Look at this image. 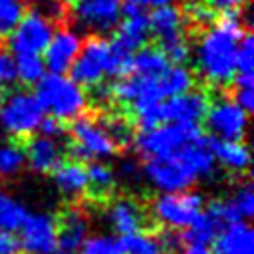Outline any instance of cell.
<instances>
[{
    "instance_id": "cell-1",
    "label": "cell",
    "mask_w": 254,
    "mask_h": 254,
    "mask_svg": "<svg viewBox=\"0 0 254 254\" xmlns=\"http://www.w3.org/2000/svg\"><path fill=\"white\" fill-rule=\"evenodd\" d=\"M238 10H226L208 26L194 46V64L200 77L214 87L228 85L236 73V46L248 32Z\"/></svg>"
},
{
    "instance_id": "cell-2",
    "label": "cell",
    "mask_w": 254,
    "mask_h": 254,
    "mask_svg": "<svg viewBox=\"0 0 254 254\" xmlns=\"http://www.w3.org/2000/svg\"><path fill=\"white\" fill-rule=\"evenodd\" d=\"M214 167L216 161L210 153L208 137L202 135L173 155L145 159L143 175L161 192H181L189 190L196 179L212 175Z\"/></svg>"
},
{
    "instance_id": "cell-3",
    "label": "cell",
    "mask_w": 254,
    "mask_h": 254,
    "mask_svg": "<svg viewBox=\"0 0 254 254\" xmlns=\"http://www.w3.org/2000/svg\"><path fill=\"white\" fill-rule=\"evenodd\" d=\"M34 87V97L40 103L44 115H50L62 123L77 119L87 107L85 89L67 75L46 73Z\"/></svg>"
},
{
    "instance_id": "cell-4",
    "label": "cell",
    "mask_w": 254,
    "mask_h": 254,
    "mask_svg": "<svg viewBox=\"0 0 254 254\" xmlns=\"http://www.w3.org/2000/svg\"><path fill=\"white\" fill-rule=\"evenodd\" d=\"M44 117L40 103L28 89H12L0 95V127L14 139H26L38 131Z\"/></svg>"
},
{
    "instance_id": "cell-5",
    "label": "cell",
    "mask_w": 254,
    "mask_h": 254,
    "mask_svg": "<svg viewBox=\"0 0 254 254\" xmlns=\"http://www.w3.org/2000/svg\"><path fill=\"white\" fill-rule=\"evenodd\" d=\"M202 137L198 125L190 123H161L153 129L141 131L133 137L135 149L141 153L143 159L167 157L183 149L185 145Z\"/></svg>"
},
{
    "instance_id": "cell-6",
    "label": "cell",
    "mask_w": 254,
    "mask_h": 254,
    "mask_svg": "<svg viewBox=\"0 0 254 254\" xmlns=\"http://www.w3.org/2000/svg\"><path fill=\"white\" fill-rule=\"evenodd\" d=\"M69 77L81 87H95L111 77V44L105 36H89L69 67Z\"/></svg>"
},
{
    "instance_id": "cell-7",
    "label": "cell",
    "mask_w": 254,
    "mask_h": 254,
    "mask_svg": "<svg viewBox=\"0 0 254 254\" xmlns=\"http://www.w3.org/2000/svg\"><path fill=\"white\" fill-rule=\"evenodd\" d=\"M204 208V200L200 192L181 190V192H163L153 204V216L169 230H185L189 228Z\"/></svg>"
},
{
    "instance_id": "cell-8",
    "label": "cell",
    "mask_w": 254,
    "mask_h": 254,
    "mask_svg": "<svg viewBox=\"0 0 254 254\" xmlns=\"http://www.w3.org/2000/svg\"><path fill=\"white\" fill-rule=\"evenodd\" d=\"M69 153L75 157V161H101L105 157H111L117 153L115 143L109 139L105 129L97 119L79 115L71 121L69 127Z\"/></svg>"
},
{
    "instance_id": "cell-9",
    "label": "cell",
    "mask_w": 254,
    "mask_h": 254,
    "mask_svg": "<svg viewBox=\"0 0 254 254\" xmlns=\"http://www.w3.org/2000/svg\"><path fill=\"white\" fill-rule=\"evenodd\" d=\"M123 0H73L71 22L89 36L111 34L121 20Z\"/></svg>"
},
{
    "instance_id": "cell-10",
    "label": "cell",
    "mask_w": 254,
    "mask_h": 254,
    "mask_svg": "<svg viewBox=\"0 0 254 254\" xmlns=\"http://www.w3.org/2000/svg\"><path fill=\"white\" fill-rule=\"evenodd\" d=\"M54 36V22L46 16L30 10L24 12L18 26L8 36V50L12 56L18 54H38L46 50L48 42Z\"/></svg>"
},
{
    "instance_id": "cell-11",
    "label": "cell",
    "mask_w": 254,
    "mask_h": 254,
    "mask_svg": "<svg viewBox=\"0 0 254 254\" xmlns=\"http://www.w3.org/2000/svg\"><path fill=\"white\" fill-rule=\"evenodd\" d=\"M202 121L214 139L244 141L248 131V113L232 99H218L210 103Z\"/></svg>"
},
{
    "instance_id": "cell-12",
    "label": "cell",
    "mask_w": 254,
    "mask_h": 254,
    "mask_svg": "<svg viewBox=\"0 0 254 254\" xmlns=\"http://www.w3.org/2000/svg\"><path fill=\"white\" fill-rule=\"evenodd\" d=\"M18 246L24 254H56L58 252V230L56 218L46 212H28L20 226Z\"/></svg>"
},
{
    "instance_id": "cell-13",
    "label": "cell",
    "mask_w": 254,
    "mask_h": 254,
    "mask_svg": "<svg viewBox=\"0 0 254 254\" xmlns=\"http://www.w3.org/2000/svg\"><path fill=\"white\" fill-rule=\"evenodd\" d=\"M115 36L111 42V46L123 54L133 56L137 50L145 48L149 42V22H147V14L143 8L123 2L121 6V20L117 24V28L113 30Z\"/></svg>"
},
{
    "instance_id": "cell-14",
    "label": "cell",
    "mask_w": 254,
    "mask_h": 254,
    "mask_svg": "<svg viewBox=\"0 0 254 254\" xmlns=\"http://www.w3.org/2000/svg\"><path fill=\"white\" fill-rule=\"evenodd\" d=\"M81 44H83V40H81V34L77 30H73V28L54 30L52 40L48 42L46 50L42 52L46 71L65 75L69 71L73 60L77 58Z\"/></svg>"
},
{
    "instance_id": "cell-15",
    "label": "cell",
    "mask_w": 254,
    "mask_h": 254,
    "mask_svg": "<svg viewBox=\"0 0 254 254\" xmlns=\"http://www.w3.org/2000/svg\"><path fill=\"white\" fill-rule=\"evenodd\" d=\"M210 105V97L204 89H190L183 95H175L161 101V117L163 123H190L198 125L206 109Z\"/></svg>"
},
{
    "instance_id": "cell-16",
    "label": "cell",
    "mask_w": 254,
    "mask_h": 254,
    "mask_svg": "<svg viewBox=\"0 0 254 254\" xmlns=\"http://www.w3.org/2000/svg\"><path fill=\"white\" fill-rule=\"evenodd\" d=\"M56 230L58 248L65 252H77V248H81V244L89 236V220L83 210L71 206L56 218Z\"/></svg>"
},
{
    "instance_id": "cell-17",
    "label": "cell",
    "mask_w": 254,
    "mask_h": 254,
    "mask_svg": "<svg viewBox=\"0 0 254 254\" xmlns=\"http://www.w3.org/2000/svg\"><path fill=\"white\" fill-rule=\"evenodd\" d=\"M24 157H26L28 167L36 173H42V175L54 173L56 167L64 161L58 139H50V137H44V135L30 137L26 141Z\"/></svg>"
},
{
    "instance_id": "cell-18",
    "label": "cell",
    "mask_w": 254,
    "mask_h": 254,
    "mask_svg": "<svg viewBox=\"0 0 254 254\" xmlns=\"http://www.w3.org/2000/svg\"><path fill=\"white\" fill-rule=\"evenodd\" d=\"M212 254H254V232L248 222L224 226L212 240Z\"/></svg>"
},
{
    "instance_id": "cell-19",
    "label": "cell",
    "mask_w": 254,
    "mask_h": 254,
    "mask_svg": "<svg viewBox=\"0 0 254 254\" xmlns=\"http://www.w3.org/2000/svg\"><path fill=\"white\" fill-rule=\"evenodd\" d=\"M147 22H149V34H153L159 40V44H165L169 40L183 36L185 16H183V10L175 4L153 8L151 14H147Z\"/></svg>"
},
{
    "instance_id": "cell-20",
    "label": "cell",
    "mask_w": 254,
    "mask_h": 254,
    "mask_svg": "<svg viewBox=\"0 0 254 254\" xmlns=\"http://www.w3.org/2000/svg\"><path fill=\"white\" fill-rule=\"evenodd\" d=\"M109 224L119 236L135 234L141 232L145 226V212L139 202L133 198H117L111 202L109 212H107Z\"/></svg>"
},
{
    "instance_id": "cell-21",
    "label": "cell",
    "mask_w": 254,
    "mask_h": 254,
    "mask_svg": "<svg viewBox=\"0 0 254 254\" xmlns=\"http://www.w3.org/2000/svg\"><path fill=\"white\" fill-rule=\"evenodd\" d=\"M208 147L216 163L236 175L246 173L250 167V149L244 141H224L208 137Z\"/></svg>"
},
{
    "instance_id": "cell-22",
    "label": "cell",
    "mask_w": 254,
    "mask_h": 254,
    "mask_svg": "<svg viewBox=\"0 0 254 254\" xmlns=\"http://www.w3.org/2000/svg\"><path fill=\"white\" fill-rule=\"evenodd\" d=\"M54 183L58 190L67 198H79L87 192L85 167L79 161H62L54 171Z\"/></svg>"
},
{
    "instance_id": "cell-23",
    "label": "cell",
    "mask_w": 254,
    "mask_h": 254,
    "mask_svg": "<svg viewBox=\"0 0 254 254\" xmlns=\"http://www.w3.org/2000/svg\"><path fill=\"white\" fill-rule=\"evenodd\" d=\"M159 89H161L163 99L183 95L194 89V73L187 65H169L159 75Z\"/></svg>"
},
{
    "instance_id": "cell-24",
    "label": "cell",
    "mask_w": 254,
    "mask_h": 254,
    "mask_svg": "<svg viewBox=\"0 0 254 254\" xmlns=\"http://www.w3.org/2000/svg\"><path fill=\"white\" fill-rule=\"evenodd\" d=\"M171 64L167 62L161 48H141L131 58V73L147 75V77H159Z\"/></svg>"
},
{
    "instance_id": "cell-25",
    "label": "cell",
    "mask_w": 254,
    "mask_h": 254,
    "mask_svg": "<svg viewBox=\"0 0 254 254\" xmlns=\"http://www.w3.org/2000/svg\"><path fill=\"white\" fill-rule=\"evenodd\" d=\"M222 228L216 224V220L202 208L198 218L189 228L183 230L181 240H183V244H202V246H208V244H212V240L216 238V234Z\"/></svg>"
},
{
    "instance_id": "cell-26",
    "label": "cell",
    "mask_w": 254,
    "mask_h": 254,
    "mask_svg": "<svg viewBox=\"0 0 254 254\" xmlns=\"http://www.w3.org/2000/svg\"><path fill=\"white\" fill-rule=\"evenodd\" d=\"M85 175H87V192H91L93 196L111 194L115 187V173L109 165L101 161H91L85 167Z\"/></svg>"
},
{
    "instance_id": "cell-27",
    "label": "cell",
    "mask_w": 254,
    "mask_h": 254,
    "mask_svg": "<svg viewBox=\"0 0 254 254\" xmlns=\"http://www.w3.org/2000/svg\"><path fill=\"white\" fill-rule=\"evenodd\" d=\"M16 64V79L24 85H36L48 71L42 56L38 54H18L14 56Z\"/></svg>"
},
{
    "instance_id": "cell-28",
    "label": "cell",
    "mask_w": 254,
    "mask_h": 254,
    "mask_svg": "<svg viewBox=\"0 0 254 254\" xmlns=\"http://www.w3.org/2000/svg\"><path fill=\"white\" fill-rule=\"evenodd\" d=\"M28 216V210L22 202H18L14 196L0 192V230L4 232H16L20 230L24 218Z\"/></svg>"
},
{
    "instance_id": "cell-29",
    "label": "cell",
    "mask_w": 254,
    "mask_h": 254,
    "mask_svg": "<svg viewBox=\"0 0 254 254\" xmlns=\"http://www.w3.org/2000/svg\"><path fill=\"white\" fill-rule=\"evenodd\" d=\"M101 127L105 129V133L109 135V139L115 143L117 149L127 147L133 143V127L127 121V117L123 115H105L103 119H99Z\"/></svg>"
},
{
    "instance_id": "cell-30",
    "label": "cell",
    "mask_w": 254,
    "mask_h": 254,
    "mask_svg": "<svg viewBox=\"0 0 254 254\" xmlns=\"http://www.w3.org/2000/svg\"><path fill=\"white\" fill-rule=\"evenodd\" d=\"M26 165L24 147L18 143H2L0 145V179L16 177Z\"/></svg>"
},
{
    "instance_id": "cell-31",
    "label": "cell",
    "mask_w": 254,
    "mask_h": 254,
    "mask_svg": "<svg viewBox=\"0 0 254 254\" xmlns=\"http://www.w3.org/2000/svg\"><path fill=\"white\" fill-rule=\"evenodd\" d=\"M119 238H121L123 254H165L155 234L135 232V234H127Z\"/></svg>"
},
{
    "instance_id": "cell-32",
    "label": "cell",
    "mask_w": 254,
    "mask_h": 254,
    "mask_svg": "<svg viewBox=\"0 0 254 254\" xmlns=\"http://www.w3.org/2000/svg\"><path fill=\"white\" fill-rule=\"evenodd\" d=\"M81 254H123L121 238L113 234L87 236L81 244Z\"/></svg>"
},
{
    "instance_id": "cell-33",
    "label": "cell",
    "mask_w": 254,
    "mask_h": 254,
    "mask_svg": "<svg viewBox=\"0 0 254 254\" xmlns=\"http://www.w3.org/2000/svg\"><path fill=\"white\" fill-rule=\"evenodd\" d=\"M183 16L185 20L189 18L194 26H200L204 30L216 22V10L212 8L210 2H204V0H187V8Z\"/></svg>"
},
{
    "instance_id": "cell-34",
    "label": "cell",
    "mask_w": 254,
    "mask_h": 254,
    "mask_svg": "<svg viewBox=\"0 0 254 254\" xmlns=\"http://www.w3.org/2000/svg\"><path fill=\"white\" fill-rule=\"evenodd\" d=\"M22 0H0V38H8L24 16Z\"/></svg>"
},
{
    "instance_id": "cell-35",
    "label": "cell",
    "mask_w": 254,
    "mask_h": 254,
    "mask_svg": "<svg viewBox=\"0 0 254 254\" xmlns=\"http://www.w3.org/2000/svg\"><path fill=\"white\" fill-rule=\"evenodd\" d=\"M159 48H161V52L165 54V58H167V62L171 65H185L189 62L190 54H192L190 52V44L185 40V36H179L175 40H169V42L161 44Z\"/></svg>"
},
{
    "instance_id": "cell-36",
    "label": "cell",
    "mask_w": 254,
    "mask_h": 254,
    "mask_svg": "<svg viewBox=\"0 0 254 254\" xmlns=\"http://www.w3.org/2000/svg\"><path fill=\"white\" fill-rule=\"evenodd\" d=\"M252 69H254V38L250 32H246L236 46V71L252 73Z\"/></svg>"
},
{
    "instance_id": "cell-37",
    "label": "cell",
    "mask_w": 254,
    "mask_h": 254,
    "mask_svg": "<svg viewBox=\"0 0 254 254\" xmlns=\"http://www.w3.org/2000/svg\"><path fill=\"white\" fill-rule=\"evenodd\" d=\"M16 81V64L8 48H0V87L12 85Z\"/></svg>"
},
{
    "instance_id": "cell-38",
    "label": "cell",
    "mask_w": 254,
    "mask_h": 254,
    "mask_svg": "<svg viewBox=\"0 0 254 254\" xmlns=\"http://www.w3.org/2000/svg\"><path fill=\"white\" fill-rule=\"evenodd\" d=\"M240 109L250 113L254 109V87H238L232 85V97H230Z\"/></svg>"
},
{
    "instance_id": "cell-39",
    "label": "cell",
    "mask_w": 254,
    "mask_h": 254,
    "mask_svg": "<svg viewBox=\"0 0 254 254\" xmlns=\"http://www.w3.org/2000/svg\"><path fill=\"white\" fill-rule=\"evenodd\" d=\"M38 133L44 135V137H50V139H58L64 133V123L50 117V115H44L40 125H38Z\"/></svg>"
},
{
    "instance_id": "cell-40",
    "label": "cell",
    "mask_w": 254,
    "mask_h": 254,
    "mask_svg": "<svg viewBox=\"0 0 254 254\" xmlns=\"http://www.w3.org/2000/svg\"><path fill=\"white\" fill-rule=\"evenodd\" d=\"M18 250H20L18 238L12 232L0 230V254H16Z\"/></svg>"
},
{
    "instance_id": "cell-41",
    "label": "cell",
    "mask_w": 254,
    "mask_h": 254,
    "mask_svg": "<svg viewBox=\"0 0 254 254\" xmlns=\"http://www.w3.org/2000/svg\"><path fill=\"white\" fill-rule=\"evenodd\" d=\"M248 2L250 0H210L212 8L214 10H222V12H226V10H240V8L248 6Z\"/></svg>"
},
{
    "instance_id": "cell-42",
    "label": "cell",
    "mask_w": 254,
    "mask_h": 254,
    "mask_svg": "<svg viewBox=\"0 0 254 254\" xmlns=\"http://www.w3.org/2000/svg\"><path fill=\"white\" fill-rule=\"evenodd\" d=\"M119 171H121V175L123 177H129V179H135L137 175H139V165L133 161V159H125L123 163H121V167H119Z\"/></svg>"
},
{
    "instance_id": "cell-43",
    "label": "cell",
    "mask_w": 254,
    "mask_h": 254,
    "mask_svg": "<svg viewBox=\"0 0 254 254\" xmlns=\"http://www.w3.org/2000/svg\"><path fill=\"white\" fill-rule=\"evenodd\" d=\"M123 2H129V4H135L139 8H159V6H165V4H171V0H123Z\"/></svg>"
},
{
    "instance_id": "cell-44",
    "label": "cell",
    "mask_w": 254,
    "mask_h": 254,
    "mask_svg": "<svg viewBox=\"0 0 254 254\" xmlns=\"http://www.w3.org/2000/svg\"><path fill=\"white\" fill-rule=\"evenodd\" d=\"M181 254H212L208 246H202V244H185Z\"/></svg>"
},
{
    "instance_id": "cell-45",
    "label": "cell",
    "mask_w": 254,
    "mask_h": 254,
    "mask_svg": "<svg viewBox=\"0 0 254 254\" xmlns=\"http://www.w3.org/2000/svg\"><path fill=\"white\" fill-rule=\"evenodd\" d=\"M56 254H79V252H65V250H62V252H56Z\"/></svg>"
},
{
    "instance_id": "cell-46",
    "label": "cell",
    "mask_w": 254,
    "mask_h": 254,
    "mask_svg": "<svg viewBox=\"0 0 254 254\" xmlns=\"http://www.w3.org/2000/svg\"><path fill=\"white\" fill-rule=\"evenodd\" d=\"M62 2H73V0H62Z\"/></svg>"
},
{
    "instance_id": "cell-47",
    "label": "cell",
    "mask_w": 254,
    "mask_h": 254,
    "mask_svg": "<svg viewBox=\"0 0 254 254\" xmlns=\"http://www.w3.org/2000/svg\"><path fill=\"white\" fill-rule=\"evenodd\" d=\"M183 2H187V0H183Z\"/></svg>"
},
{
    "instance_id": "cell-48",
    "label": "cell",
    "mask_w": 254,
    "mask_h": 254,
    "mask_svg": "<svg viewBox=\"0 0 254 254\" xmlns=\"http://www.w3.org/2000/svg\"><path fill=\"white\" fill-rule=\"evenodd\" d=\"M0 91H2V87H0Z\"/></svg>"
}]
</instances>
